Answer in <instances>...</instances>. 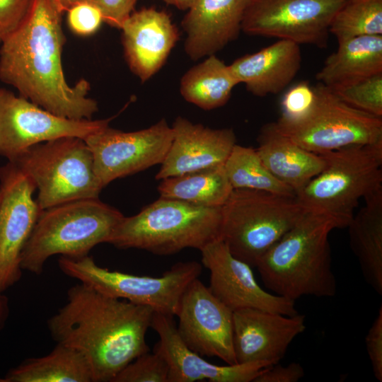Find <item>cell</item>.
Here are the masks:
<instances>
[{
	"mask_svg": "<svg viewBox=\"0 0 382 382\" xmlns=\"http://www.w3.org/2000/svg\"><path fill=\"white\" fill-rule=\"evenodd\" d=\"M62 13L55 0L33 1L21 25L1 44L0 79L57 115L91 120L98 108L88 97L90 83L81 79L69 86L63 72Z\"/></svg>",
	"mask_w": 382,
	"mask_h": 382,
	"instance_id": "obj_1",
	"label": "cell"
},
{
	"mask_svg": "<svg viewBox=\"0 0 382 382\" xmlns=\"http://www.w3.org/2000/svg\"><path fill=\"white\" fill-rule=\"evenodd\" d=\"M67 300L47 322L57 343L80 351L93 382H112L139 356L149 352L146 342L154 310L105 296L82 283L70 287Z\"/></svg>",
	"mask_w": 382,
	"mask_h": 382,
	"instance_id": "obj_2",
	"label": "cell"
},
{
	"mask_svg": "<svg viewBox=\"0 0 382 382\" xmlns=\"http://www.w3.org/2000/svg\"><path fill=\"white\" fill-rule=\"evenodd\" d=\"M335 228L340 226L334 217L306 210L257 262L255 267L265 286L293 301L303 296H335L329 243Z\"/></svg>",
	"mask_w": 382,
	"mask_h": 382,
	"instance_id": "obj_3",
	"label": "cell"
},
{
	"mask_svg": "<svg viewBox=\"0 0 382 382\" xmlns=\"http://www.w3.org/2000/svg\"><path fill=\"white\" fill-rule=\"evenodd\" d=\"M221 207H203L160 197L137 214L124 217L107 243L158 255H170L185 248L200 250L220 239Z\"/></svg>",
	"mask_w": 382,
	"mask_h": 382,
	"instance_id": "obj_4",
	"label": "cell"
},
{
	"mask_svg": "<svg viewBox=\"0 0 382 382\" xmlns=\"http://www.w3.org/2000/svg\"><path fill=\"white\" fill-rule=\"evenodd\" d=\"M124 215L96 199L60 204L42 210L21 256V267L38 275L52 256L72 259L88 255L108 243Z\"/></svg>",
	"mask_w": 382,
	"mask_h": 382,
	"instance_id": "obj_5",
	"label": "cell"
},
{
	"mask_svg": "<svg viewBox=\"0 0 382 382\" xmlns=\"http://www.w3.org/2000/svg\"><path fill=\"white\" fill-rule=\"evenodd\" d=\"M323 169L296 194L308 211L334 217L347 227L360 199L382 187V142L319 154Z\"/></svg>",
	"mask_w": 382,
	"mask_h": 382,
	"instance_id": "obj_6",
	"label": "cell"
},
{
	"mask_svg": "<svg viewBox=\"0 0 382 382\" xmlns=\"http://www.w3.org/2000/svg\"><path fill=\"white\" fill-rule=\"evenodd\" d=\"M306 211L296 197L233 189L221 207L219 238L233 255L255 267Z\"/></svg>",
	"mask_w": 382,
	"mask_h": 382,
	"instance_id": "obj_7",
	"label": "cell"
},
{
	"mask_svg": "<svg viewBox=\"0 0 382 382\" xmlns=\"http://www.w3.org/2000/svg\"><path fill=\"white\" fill-rule=\"evenodd\" d=\"M34 183L41 210L65 202L96 199L103 189L84 139L61 137L35 144L13 161Z\"/></svg>",
	"mask_w": 382,
	"mask_h": 382,
	"instance_id": "obj_8",
	"label": "cell"
},
{
	"mask_svg": "<svg viewBox=\"0 0 382 382\" xmlns=\"http://www.w3.org/2000/svg\"><path fill=\"white\" fill-rule=\"evenodd\" d=\"M58 265L66 276L105 296L173 316L178 311L185 290L202 269L195 261L178 262L159 277L139 276L103 268L88 255L78 259L60 256Z\"/></svg>",
	"mask_w": 382,
	"mask_h": 382,
	"instance_id": "obj_9",
	"label": "cell"
},
{
	"mask_svg": "<svg viewBox=\"0 0 382 382\" xmlns=\"http://www.w3.org/2000/svg\"><path fill=\"white\" fill-rule=\"evenodd\" d=\"M314 89L315 103L306 116L294 121L279 117L275 122L283 134L318 154L382 142L381 117L350 106L320 83Z\"/></svg>",
	"mask_w": 382,
	"mask_h": 382,
	"instance_id": "obj_10",
	"label": "cell"
},
{
	"mask_svg": "<svg viewBox=\"0 0 382 382\" xmlns=\"http://www.w3.org/2000/svg\"><path fill=\"white\" fill-rule=\"evenodd\" d=\"M346 0H247L241 30L251 35L325 47Z\"/></svg>",
	"mask_w": 382,
	"mask_h": 382,
	"instance_id": "obj_11",
	"label": "cell"
},
{
	"mask_svg": "<svg viewBox=\"0 0 382 382\" xmlns=\"http://www.w3.org/2000/svg\"><path fill=\"white\" fill-rule=\"evenodd\" d=\"M111 120L61 117L0 88V155L13 161L39 143L65 137L85 139L108 127Z\"/></svg>",
	"mask_w": 382,
	"mask_h": 382,
	"instance_id": "obj_12",
	"label": "cell"
},
{
	"mask_svg": "<svg viewBox=\"0 0 382 382\" xmlns=\"http://www.w3.org/2000/svg\"><path fill=\"white\" fill-rule=\"evenodd\" d=\"M173 130L164 118L148 128L125 132L110 127L85 141L95 174L103 188L112 181L161 164L170 146Z\"/></svg>",
	"mask_w": 382,
	"mask_h": 382,
	"instance_id": "obj_13",
	"label": "cell"
},
{
	"mask_svg": "<svg viewBox=\"0 0 382 382\" xmlns=\"http://www.w3.org/2000/svg\"><path fill=\"white\" fill-rule=\"evenodd\" d=\"M0 294L21 278V256L42 212L33 180L14 163L0 168Z\"/></svg>",
	"mask_w": 382,
	"mask_h": 382,
	"instance_id": "obj_14",
	"label": "cell"
},
{
	"mask_svg": "<svg viewBox=\"0 0 382 382\" xmlns=\"http://www.w3.org/2000/svg\"><path fill=\"white\" fill-rule=\"evenodd\" d=\"M184 343L202 357L236 363L233 345V311L198 278L185 290L176 314Z\"/></svg>",
	"mask_w": 382,
	"mask_h": 382,
	"instance_id": "obj_15",
	"label": "cell"
},
{
	"mask_svg": "<svg viewBox=\"0 0 382 382\" xmlns=\"http://www.w3.org/2000/svg\"><path fill=\"white\" fill-rule=\"evenodd\" d=\"M199 251L202 265L210 272L209 289L232 311L252 308L286 316L299 313L295 301L262 289L252 267L233 255L222 240L216 239Z\"/></svg>",
	"mask_w": 382,
	"mask_h": 382,
	"instance_id": "obj_16",
	"label": "cell"
},
{
	"mask_svg": "<svg viewBox=\"0 0 382 382\" xmlns=\"http://www.w3.org/2000/svg\"><path fill=\"white\" fill-rule=\"evenodd\" d=\"M305 330L303 315L286 316L252 308L236 310L233 345L236 363L277 364Z\"/></svg>",
	"mask_w": 382,
	"mask_h": 382,
	"instance_id": "obj_17",
	"label": "cell"
},
{
	"mask_svg": "<svg viewBox=\"0 0 382 382\" xmlns=\"http://www.w3.org/2000/svg\"><path fill=\"white\" fill-rule=\"evenodd\" d=\"M159 336L154 350L168 366V382H250L270 366L264 362L212 364L191 350L182 340L173 316L154 312L150 326Z\"/></svg>",
	"mask_w": 382,
	"mask_h": 382,
	"instance_id": "obj_18",
	"label": "cell"
},
{
	"mask_svg": "<svg viewBox=\"0 0 382 382\" xmlns=\"http://www.w3.org/2000/svg\"><path fill=\"white\" fill-rule=\"evenodd\" d=\"M171 127L173 139L156 180L224 165L236 144L231 128L212 129L182 116Z\"/></svg>",
	"mask_w": 382,
	"mask_h": 382,
	"instance_id": "obj_19",
	"label": "cell"
},
{
	"mask_svg": "<svg viewBox=\"0 0 382 382\" xmlns=\"http://www.w3.org/2000/svg\"><path fill=\"white\" fill-rule=\"evenodd\" d=\"M121 30L126 61L142 83L160 70L179 39L170 16L154 8L132 13Z\"/></svg>",
	"mask_w": 382,
	"mask_h": 382,
	"instance_id": "obj_20",
	"label": "cell"
},
{
	"mask_svg": "<svg viewBox=\"0 0 382 382\" xmlns=\"http://www.w3.org/2000/svg\"><path fill=\"white\" fill-rule=\"evenodd\" d=\"M247 0H194L183 18L184 49L192 60L215 54L241 30Z\"/></svg>",
	"mask_w": 382,
	"mask_h": 382,
	"instance_id": "obj_21",
	"label": "cell"
},
{
	"mask_svg": "<svg viewBox=\"0 0 382 382\" xmlns=\"http://www.w3.org/2000/svg\"><path fill=\"white\" fill-rule=\"evenodd\" d=\"M301 64L299 45L279 40L258 52L236 59L229 65L239 83L256 96L277 94L295 78Z\"/></svg>",
	"mask_w": 382,
	"mask_h": 382,
	"instance_id": "obj_22",
	"label": "cell"
},
{
	"mask_svg": "<svg viewBox=\"0 0 382 382\" xmlns=\"http://www.w3.org/2000/svg\"><path fill=\"white\" fill-rule=\"evenodd\" d=\"M256 149L264 165L277 180L296 194L324 168L318 154L307 151L283 134L275 122L260 130Z\"/></svg>",
	"mask_w": 382,
	"mask_h": 382,
	"instance_id": "obj_23",
	"label": "cell"
},
{
	"mask_svg": "<svg viewBox=\"0 0 382 382\" xmlns=\"http://www.w3.org/2000/svg\"><path fill=\"white\" fill-rule=\"evenodd\" d=\"M316 79L334 89L382 73V35H359L337 41Z\"/></svg>",
	"mask_w": 382,
	"mask_h": 382,
	"instance_id": "obj_24",
	"label": "cell"
},
{
	"mask_svg": "<svg viewBox=\"0 0 382 382\" xmlns=\"http://www.w3.org/2000/svg\"><path fill=\"white\" fill-rule=\"evenodd\" d=\"M365 204L353 215L347 227L349 245L364 278L382 294V187L364 198Z\"/></svg>",
	"mask_w": 382,
	"mask_h": 382,
	"instance_id": "obj_25",
	"label": "cell"
},
{
	"mask_svg": "<svg viewBox=\"0 0 382 382\" xmlns=\"http://www.w3.org/2000/svg\"><path fill=\"white\" fill-rule=\"evenodd\" d=\"M1 382H93L89 363L78 349L57 343L47 355L28 358Z\"/></svg>",
	"mask_w": 382,
	"mask_h": 382,
	"instance_id": "obj_26",
	"label": "cell"
},
{
	"mask_svg": "<svg viewBox=\"0 0 382 382\" xmlns=\"http://www.w3.org/2000/svg\"><path fill=\"white\" fill-rule=\"evenodd\" d=\"M238 83L229 65L212 54L185 73L180 91L187 102L210 110L224 105Z\"/></svg>",
	"mask_w": 382,
	"mask_h": 382,
	"instance_id": "obj_27",
	"label": "cell"
},
{
	"mask_svg": "<svg viewBox=\"0 0 382 382\" xmlns=\"http://www.w3.org/2000/svg\"><path fill=\"white\" fill-rule=\"evenodd\" d=\"M233 190L224 165L167 178L158 186L160 197L210 207H222Z\"/></svg>",
	"mask_w": 382,
	"mask_h": 382,
	"instance_id": "obj_28",
	"label": "cell"
},
{
	"mask_svg": "<svg viewBox=\"0 0 382 382\" xmlns=\"http://www.w3.org/2000/svg\"><path fill=\"white\" fill-rule=\"evenodd\" d=\"M224 166L233 189H248L296 197L292 188L272 175L253 148L236 144Z\"/></svg>",
	"mask_w": 382,
	"mask_h": 382,
	"instance_id": "obj_29",
	"label": "cell"
},
{
	"mask_svg": "<svg viewBox=\"0 0 382 382\" xmlns=\"http://www.w3.org/2000/svg\"><path fill=\"white\" fill-rule=\"evenodd\" d=\"M330 33L337 41L382 35V0H346L332 20Z\"/></svg>",
	"mask_w": 382,
	"mask_h": 382,
	"instance_id": "obj_30",
	"label": "cell"
},
{
	"mask_svg": "<svg viewBox=\"0 0 382 382\" xmlns=\"http://www.w3.org/2000/svg\"><path fill=\"white\" fill-rule=\"evenodd\" d=\"M331 90L350 106L382 117V73Z\"/></svg>",
	"mask_w": 382,
	"mask_h": 382,
	"instance_id": "obj_31",
	"label": "cell"
},
{
	"mask_svg": "<svg viewBox=\"0 0 382 382\" xmlns=\"http://www.w3.org/2000/svg\"><path fill=\"white\" fill-rule=\"evenodd\" d=\"M168 366L163 357L154 350L146 352L120 371L112 382H168Z\"/></svg>",
	"mask_w": 382,
	"mask_h": 382,
	"instance_id": "obj_32",
	"label": "cell"
},
{
	"mask_svg": "<svg viewBox=\"0 0 382 382\" xmlns=\"http://www.w3.org/2000/svg\"><path fill=\"white\" fill-rule=\"evenodd\" d=\"M315 100L314 87H311L306 81L296 84L289 89L282 98L280 118L294 121L303 117L313 107Z\"/></svg>",
	"mask_w": 382,
	"mask_h": 382,
	"instance_id": "obj_33",
	"label": "cell"
},
{
	"mask_svg": "<svg viewBox=\"0 0 382 382\" xmlns=\"http://www.w3.org/2000/svg\"><path fill=\"white\" fill-rule=\"evenodd\" d=\"M70 29L79 35H89L100 28L103 21L100 9L92 2L76 4L68 10Z\"/></svg>",
	"mask_w": 382,
	"mask_h": 382,
	"instance_id": "obj_34",
	"label": "cell"
},
{
	"mask_svg": "<svg viewBox=\"0 0 382 382\" xmlns=\"http://www.w3.org/2000/svg\"><path fill=\"white\" fill-rule=\"evenodd\" d=\"M33 0H0V44L23 23Z\"/></svg>",
	"mask_w": 382,
	"mask_h": 382,
	"instance_id": "obj_35",
	"label": "cell"
},
{
	"mask_svg": "<svg viewBox=\"0 0 382 382\" xmlns=\"http://www.w3.org/2000/svg\"><path fill=\"white\" fill-rule=\"evenodd\" d=\"M365 345L375 378L382 381V306L370 327L366 337Z\"/></svg>",
	"mask_w": 382,
	"mask_h": 382,
	"instance_id": "obj_36",
	"label": "cell"
},
{
	"mask_svg": "<svg viewBox=\"0 0 382 382\" xmlns=\"http://www.w3.org/2000/svg\"><path fill=\"white\" fill-rule=\"evenodd\" d=\"M137 0H92L100 9L103 21L121 29L125 21L132 14Z\"/></svg>",
	"mask_w": 382,
	"mask_h": 382,
	"instance_id": "obj_37",
	"label": "cell"
},
{
	"mask_svg": "<svg viewBox=\"0 0 382 382\" xmlns=\"http://www.w3.org/2000/svg\"><path fill=\"white\" fill-rule=\"evenodd\" d=\"M305 376L303 367L297 362L286 366L275 364L264 369L253 382H297Z\"/></svg>",
	"mask_w": 382,
	"mask_h": 382,
	"instance_id": "obj_38",
	"label": "cell"
},
{
	"mask_svg": "<svg viewBox=\"0 0 382 382\" xmlns=\"http://www.w3.org/2000/svg\"><path fill=\"white\" fill-rule=\"evenodd\" d=\"M9 301L4 293L0 294V331L4 328L9 316Z\"/></svg>",
	"mask_w": 382,
	"mask_h": 382,
	"instance_id": "obj_39",
	"label": "cell"
},
{
	"mask_svg": "<svg viewBox=\"0 0 382 382\" xmlns=\"http://www.w3.org/2000/svg\"><path fill=\"white\" fill-rule=\"evenodd\" d=\"M168 4L175 6L180 10L188 9L194 0H162Z\"/></svg>",
	"mask_w": 382,
	"mask_h": 382,
	"instance_id": "obj_40",
	"label": "cell"
},
{
	"mask_svg": "<svg viewBox=\"0 0 382 382\" xmlns=\"http://www.w3.org/2000/svg\"><path fill=\"white\" fill-rule=\"evenodd\" d=\"M62 12L67 11L72 6L82 2H92V0H56Z\"/></svg>",
	"mask_w": 382,
	"mask_h": 382,
	"instance_id": "obj_41",
	"label": "cell"
},
{
	"mask_svg": "<svg viewBox=\"0 0 382 382\" xmlns=\"http://www.w3.org/2000/svg\"><path fill=\"white\" fill-rule=\"evenodd\" d=\"M1 189H0V200H1Z\"/></svg>",
	"mask_w": 382,
	"mask_h": 382,
	"instance_id": "obj_42",
	"label": "cell"
},
{
	"mask_svg": "<svg viewBox=\"0 0 382 382\" xmlns=\"http://www.w3.org/2000/svg\"><path fill=\"white\" fill-rule=\"evenodd\" d=\"M56 1V0H55Z\"/></svg>",
	"mask_w": 382,
	"mask_h": 382,
	"instance_id": "obj_43",
	"label": "cell"
}]
</instances>
